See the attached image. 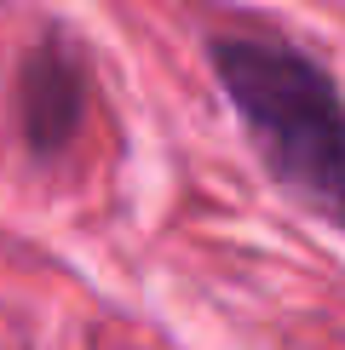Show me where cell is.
<instances>
[{
	"mask_svg": "<svg viewBox=\"0 0 345 350\" xmlns=\"http://www.w3.org/2000/svg\"><path fill=\"white\" fill-rule=\"evenodd\" d=\"M207 57L270 172L345 213V98L328 69L270 35H219Z\"/></svg>",
	"mask_w": 345,
	"mask_h": 350,
	"instance_id": "6da1fadb",
	"label": "cell"
},
{
	"mask_svg": "<svg viewBox=\"0 0 345 350\" xmlns=\"http://www.w3.org/2000/svg\"><path fill=\"white\" fill-rule=\"evenodd\" d=\"M23 138L35 155H58L81 126V109H86V75H81V57L69 46H35L23 57Z\"/></svg>",
	"mask_w": 345,
	"mask_h": 350,
	"instance_id": "7a4b0ae2",
	"label": "cell"
}]
</instances>
